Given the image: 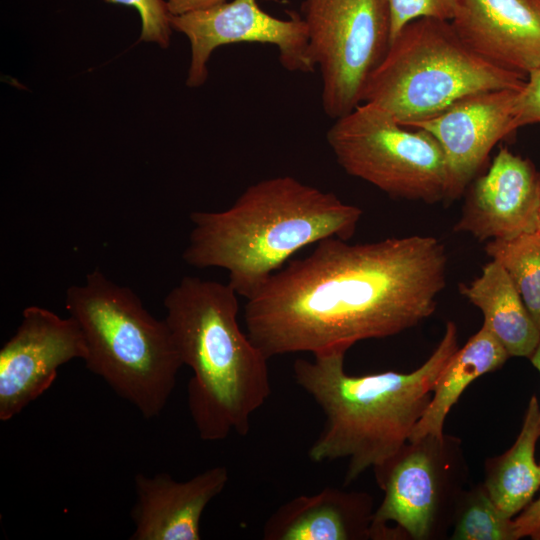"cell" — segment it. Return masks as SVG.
Masks as SVG:
<instances>
[{
    "label": "cell",
    "instance_id": "cell-6",
    "mask_svg": "<svg viewBox=\"0 0 540 540\" xmlns=\"http://www.w3.org/2000/svg\"><path fill=\"white\" fill-rule=\"evenodd\" d=\"M526 76L476 54L451 21L419 18L405 25L370 75L362 102L390 113L400 124L432 117L458 99L490 89H520Z\"/></svg>",
    "mask_w": 540,
    "mask_h": 540
},
{
    "label": "cell",
    "instance_id": "cell-27",
    "mask_svg": "<svg viewBox=\"0 0 540 540\" xmlns=\"http://www.w3.org/2000/svg\"><path fill=\"white\" fill-rule=\"evenodd\" d=\"M530 360H531L532 364L534 365V367L540 373V342H539L536 350L534 351V353L530 357ZM539 416H540V412H539Z\"/></svg>",
    "mask_w": 540,
    "mask_h": 540
},
{
    "label": "cell",
    "instance_id": "cell-15",
    "mask_svg": "<svg viewBox=\"0 0 540 540\" xmlns=\"http://www.w3.org/2000/svg\"><path fill=\"white\" fill-rule=\"evenodd\" d=\"M228 480L225 466L209 468L186 481H176L166 472L136 474L131 510L135 529L130 539L199 540L202 514Z\"/></svg>",
    "mask_w": 540,
    "mask_h": 540
},
{
    "label": "cell",
    "instance_id": "cell-4",
    "mask_svg": "<svg viewBox=\"0 0 540 540\" xmlns=\"http://www.w3.org/2000/svg\"><path fill=\"white\" fill-rule=\"evenodd\" d=\"M238 296L228 283L185 276L164 299L165 320L193 373L187 403L204 441L246 436L272 392L269 359L239 325Z\"/></svg>",
    "mask_w": 540,
    "mask_h": 540
},
{
    "label": "cell",
    "instance_id": "cell-25",
    "mask_svg": "<svg viewBox=\"0 0 540 540\" xmlns=\"http://www.w3.org/2000/svg\"><path fill=\"white\" fill-rule=\"evenodd\" d=\"M513 523L517 539L529 536L540 540V498L527 505Z\"/></svg>",
    "mask_w": 540,
    "mask_h": 540
},
{
    "label": "cell",
    "instance_id": "cell-11",
    "mask_svg": "<svg viewBox=\"0 0 540 540\" xmlns=\"http://www.w3.org/2000/svg\"><path fill=\"white\" fill-rule=\"evenodd\" d=\"M86 356L84 337L71 316L26 307L15 334L0 350V420L12 419L46 392L60 366Z\"/></svg>",
    "mask_w": 540,
    "mask_h": 540
},
{
    "label": "cell",
    "instance_id": "cell-19",
    "mask_svg": "<svg viewBox=\"0 0 540 540\" xmlns=\"http://www.w3.org/2000/svg\"><path fill=\"white\" fill-rule=\"evenodd\" d=\"M539 412L533 396L515 443L505 453L486 460L483 484L497 508L509 518L529 505L540 487V464L534 458L540 436Z\"/></svg>",
    "mask_w": 540,
    "mask_h": 540
},
{
    "label": "cell",
    "instance_id": "cell-5",
    "mask_svg": "<svg viewBox=\"0 0 540 540\" xmlns=\"http://www.w3.org/2000/svg\"><path fill=\"white\" fill-rule=\"evenodd\" d=\"M65 308L84 337L86 368L145 419L159 416L183 366L166 320L153 317L132 289L98 269L67 289Z\"/></svg>",
    "mask_w": 540,
    "mask_h": 540
},
{
    "label": "cell",
    "instance_id": "cell-23",
    "mask_svg": "<svg viewBox=\"0 0 540 540\" xmlns=\"http://www.w3.org/2000/svg\"><path fill=\"white\" fill-rule=\"evenodd\" d=\"M110 4L134 7L141 19L140 40L166 48L172 32L171 14L165 0H105Z\"/></svg>",
    "mask_w": 540,
    "mask_h": 540
},
{
    "label": "cell",
    "instance_id": "cell-7",
    "mask_svg": "<svg viewBox=\"0 0 540 540\" xmlns=\"http://www.w3.org/2000/svg\"><path fill=\"white\" fill-rule=\"evenodd\" d=\"M340 167L393 198L449 202L450 175L438 141L400 124L384 109L362 102L335 119L326 134Z\"/></svg>",
    "mask_w": 540,
    "mask_h": 540
},
{
    "label": "cell",
    "instance_id": "cell-8",
    "mask_svg": "<svg viewBox=\"0 0 540 540\" xmlns=\"http://www.w3.org/2000/svg\"><path fill=\"white\" fill-rule=\"evenodd\" d=\"M374 472L384 497L374 511L371 539H389V522L396 524V536L446 535L468 480L460 439L443 433L408 441Z\"/></svg>",
    "mask_w": 540,
    "mask_h": 540
},
{
    "label": "cell",
    "instance_id": "cell-14",
    "mask_svg": "<svg viewBox=\"0 0 540 540\" xmlns=\"http://www.w3.org/2000/svg\"><path fill=\"white\" fill-rule=\"evenodd\" d=\"M451 23L497 67L526 77L540 67V0H458Z\"/></svg>",
    "mask_w": 540,
    "mask_h": 540
},
{
    "label": "cell",
    "instance_id": "cell-13",
    "mask_svg": "<svg viewBox=\"0 0 540 540\" xmlns=\"http://www.w3.org/2000/svg\"><path fill=\"white\" fill-rule=\"evenodd\" d=\"M467 188L455 232L485 241L538 231L540 172L530 159L502 147L488 171Z\"/></svg>",
    "mask_w": 540,
    "mask_h": 540
},
{
    "label": "cell",
    "instance_id": "cell-2",
    "mask_svg": "<svg viewBox=\"0 0 540 540\" xmlns=\"http://www.w3.org/2000/svg\"><path fill=\"white\" fill-rule=\"evenodd\" d=\"M362 210L284 175L248 186L219 212L190 213L193 224L184 261L222 268L239 296L253 297L299 250L336 237L349 240Z\"/></svg>",
    "mask_w": 540,
    "mask_h": 540
},
{
    "label": "cell",
    "instance_id": "cell-10",
    "mask_svg": "<svg viewBox=\"0 0 540 540\" xmlns=\"http://www.w3.org/2000/svg\"><path fill=\"white\" fill-rule=\"evenodd\" d=\"M172 29L190 42L191 61L187 85L198 87L208 76L212 52L234 43L271 44L278 48L282 66L289 71L312 72L307 25L296 13L280 19L263 11L256 0H232L213 7L171 15Z\"/></svg>",
    "mask_w": 540,
    "mask_h": 540
},
{
    "label": "cell",
    "instance_id": "cell-26",
    "mask_svg": "<svg viewBox=\"0 0 540 540\" xmlns=\"http://www.w3.org/2000/svg\"><path fill=\"white\" fill-rule=\"evenodd\" d=\"M171 15L207 9L226 2V0H165Z\"/></svg>",
    "mask_w": 540,
    "mask_h": 540
},
{
    "label": "cell",
    "instance_id": "cell-28",
    "mask_svg": "<svg viewBox=\"0 0 540 540\" xmlns=\"http://www.w3.org/2000/svg\"><path fill=\"white\" fill-rule=\"evenodd\" d=\"M538 232H540V207H539V213H538Z\"/></svg>",
    "mask_w": 540,
    "mask_h": 540
},
{
    "label": "cell",
    "instance_id": "cell-18",
    "mask_svg": "<svg viewBox=\"0 0 540 540\" xmlns=\"http://www.w3.org/2000/svg\"><path fill=\"white\" fill-rule=\"evenodd\" d=\"M509 356L499 340L482 326L458 348L441 371L431 400L409 441L426 435H442L446 416L466 387L476 378L500 368Z\"/></svg>",
    "mask_w": 540,
    "mask_h": 540
},
{
    "label": "cell",
    "instance_id": "cell-16",
    "mask_svg": "<svg viewBox=\"0 0 540 540\" xmlns=\"http://www.w3.org/2000/svg\"><path fill=\"white\" fill-rule=\"evenodd\" d=\"M373 498L366 492L325 487L282 504L263 527L264 540L371 539Z\"/></svg>",
    "mask_w": 540,
    "mask_h": 540
},
{
    "label": "cell",
    "instance_id": "cell-3",
    "mask_svg": "<svg viewBox=\"0 0 540 540\" xmlns=\"http://www.w3.org/2000/svg\"><path fill=\"white\" fill-rule=\"evenodd\" d=\"M458 348L457 326L449 321L432 355L410 373L350 375L344 367L348 351L344 348L313 354L311 360L297 359L294 380L325 416L309 459L315 463L346 459V485L386 462L409 441L441 371Z\"/></svg>",
    "mask_w": 540,
    "mask_h": 540
},
{
    "label": "cell",
    "instance_id": "cell-9",
    "mask_svg": "<svg viewBox=\"0 0 540 540\" xmlns=\"http://www.w3.org/2000/svg\"><path fill=\"white\" fill-rule=\"evenodd\" d=\"M309 51L324 112L334 120L362 103L365 85L391 39L386 0H304Z\"/></svg>",
    "mask_w": 540,
    "mask_h": 540
},
{
    "label": "cell",
    "instance_id": "cell-21",
    "mask_svg": "<svg viewBox=\"0 0 540 540\" xmlns=\"http://www.w3.org/2000/svg\"><path fill=\"white\" fill-rule=\"evenodd\" d=\"M452 528L453 540L517 539L513 519L497 508L483 483L465 489Z\"/></svg>",
    "mask_w": 540,
    "mask_h": 540
},
{
    "label": "cell",
    "instance_id": "cell-22",
    "mask_svg": "<svg viewBox=\"0 0 540 540\" xmlns=\"http://www.w3.org/2000/svg\"><path fill=\"white\" fill-rule=\"evenodd\" d=\"M390 14L391 39L408 23L419 18L451 21L458 0H386Z\"/></svg>",
    "mask_w": 540,
    "mask_h": 540
},
{
    "label": "cell",
    "instance_id": "cell-12",
    "mask_svg": "<svg viewBox=\"0 0 540 540\" xmlns=\"http://www.w3.org/2000/svg\"><path fill=\"white\" fill-rule=\"evenodd\" d=\"M518 90L472 93L440 113L406 126L428 132L442 147L450 175L449 202L463 194L493 147L516 131L513 120Z\"/></svg>",
    "mask_w": 540,
    "mask_h": 540
},
{
    "label": "cell",
    "instance_id": "cell-1",
    "mask_svg": "<svg viewBox=\"0 0 540 540\" xmlns=\"http://www.w3.org/2000/svg\"><path fill=\"white\" fill-rule=\"evenodd\" d=\"M446 272L445 246L432 236L327 238L247 299V334L268 359L394 336L434 313Z\"/></svg>",
    "mask_w": 540,
    "mask_h": 540
},
{
    "label": "cell",
    "instance_id": "cell-17",
    "mask_svg": "<svg viewBox=\"0 0 540 540\" xmlns=\"http://www.w3.org/2000/svg\"><path fill=\"white\" fill-rule=\"evenodd\" d=\"M460 292L484 316L485 326L510 356L530 358L540 342V329L528 312L505 268L496 260L487 263L479 277Z\"/></svg>",
    "mask_w": 540,
    "mask_h": 540
},
{
    "label": "cell",
    "instance_id": "cell-20",
    "mask_svg": "<svg viewBox=\"0 0 540 540\" xmlns=\"http://www.w3.org/2000/svg\"><path fill=\"white\" fill-rule=\"evenodd\" d=\"M485 251L505 268L540 329V232L490 240Z\"/></svg>",
    "mask_w": 540,
    "mask_h": 540
},
{
    "label": "cell",
    "instance_id": "cell-24",
    "mask_svg": "<svg viewBox=\"0 0 540 540\" xmlns=\"http://www.w3.org/2000/svg\"><path fill=\"white\" fill-rule=\"evenodd\" d=\"M513 124L516 130L526 125H540V67L527 74L523 87L517 92Z\"/></svg>",
    "mask_w": 540,
    "mask_h": 540
}]
</instances>
